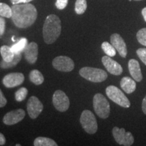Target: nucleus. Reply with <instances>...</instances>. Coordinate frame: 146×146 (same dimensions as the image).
Wrapping results in <instances>:
<instances>
[{"label": "nucleus", "instance_id": "1", "mask_svg": "<svg viewBox=\"0 0 146 146\" xmlns=\"http://www.w3.org/2000/svg\"><path fill=\"white\" fill-rule=\"evenodd\" d=\"M12 20L18 28L26 29L32 26L36 21L37 11L31 3H19L12 7Z\"/></svg>", "mask_w": 146, "mask_h": 146}, {"label": "nucleus", "instance_id": "2", "mask_svg": "<svg viewBox=\"0 0 146 146\" xmlns=\"http://www.w3.org/2000/svg\"><path fill=\"white\" fill-rule=\"evenodd\" d=\"M61 21L55 14L47 16L43 27V35L44 41L47 44H52L61 33Z\"/></svg>", "mask_w": 146, "mask_h": 146}, {"label": "nucleus", "instance_id": "3", "mask_svg": "<svg viewBox=\"0 0 146 146\" xmlns=\"http://www.w3.org/2000/svg\"><path fill=\"white\" fill-rule=\"evenodd\" d=\"M79 74L87 81L94 83H101L108 78V74L105 70L92 67H83L79 70Z\"/></svg>", "mask_w": 146, "mask_h": 146}, {"label": "nucleus", "instance_id": "4", "mask_svg": "<svg viewBox=\"0 0 146 146\" xmlns=\"http://www.w3.org/2000/svg\"><path fill=\"white\" fill-rule=\"evenodd\" d=\"M94 108L98 116L102 118H107L110 113V106L106 98L101 94H97L93 100Z\"/></svg>", "mask_w": 146, "mask_h": 146}, {"label": "nucleus", "instance_id": "5", "mask_svg": "<svg viewBox=\"0 0 146 146\" xmlns=\"http://www.w3.org/2000/svg\"><path fill=\"white\" fill-rule=\"evenodd\" d=\"M106 93L109 99L120 106L123 108H129L131 106L130 101L127 97L123 94V91L116 86L110 85L106 89Z\"/></svg>", "mask_w": 146, "mask_h": 146}, {"label": "nucleus", "instance_id": "6", "mask_svg": "<svg viewBox=\"0 0 146 146\" xmlns=\"http://www.w3.org/2000/svg\"><path fill=\"white\" fill-rule=\"evenodd\" d=\"M80 123L84 130L89 134H95L98 131V123L96 116L90 110H85L82 112Z\"/></svg>", "mask_w": 146, "mask_h": 146}, {"label": "nucleus", "instance_id": "7", "mask_svg": "<svg viewBox=\"0 0 146 146\" xmlns=\"http://www.w3.org/2000/svg\"><path fill=\"white\" fill-rule=\"evenodd\" d=\"M112 135L116 143L121 145L131 146L134 143V137L130 132H126L124 128L115 127L112 129Z\"/></svg>", "mask_w": 146, "mask_h": 146}, {"label": "nucleus", "instance_id": "8", "mask_svg": "<svg viewBox=\"0 0 146 146\" xmlns=\"http://www.w3.org/2000/svg\"><path fill=\"white\" fill-rule=\"evenodd\" d=\"M52 102L56 109L60 112H66L70 106V101L68 96L61 90L55 91L53 96Z\"/></svg>", "mask_w": 146, "mask_h": 146}, {"label": "nucleus", "instance_id": "9", "mask_svg": "<svg viewBox=\"0 0 146 146\" xmlns=\"http://www.w3.org/2000/svg\"><path fill=\"white\" fill-rule=\"evenodd\" d=\"M52 65L56 70L62 72H70L74 68V63L67 56H58L52 62Z\"/></svg>", "mask_w": 146, "mask_h": 146}, {"label": "nucleus", "instance_id": "10", "mask_svg": "<svg viewBox=\"0 0 146 146\" xmlns=\"http://www.w3.org/2000/svg\"><path fill=\"white\" fill-rule=\"evenodd\" d=\"M43 109V106L35 96H31L27 102V111L29 116L33 119L37 118Z\"/></svg>", "mask_w": 146, "mask_h": 146}, {"label": "nucleus", "instance_id": "11", "mask_svg": "<svg viewBox=\"0 0 146 146\" xmlns=\"http://www.w3.org/2000/svg\"><path fill=\"white\" fill-rule=\"evenodd\" d=\"M25 81V76L21 72H12L5 75L3 78V84L7 88H13L21 85Z\"/></svg>", "mask_w": 146, "mask_h": 146}, {"label": "nucleus", "instance_id": "12", "mask_svg": "<svg viewBox=\"0 0 146 146\" xmlns=\"http://www.w3.org/2000/svg\"><path fill=\"white\" fill-rule=\"evenodd\" d=\"M25 116V112L23 109L10 111L3 116V122L6 125H13L21 122Z\"/></svg>", "mask_w": 146, "mask_h": 146}, {"label": "nucleus", "instance_id": "13", "mask_svg": "<svg viewBox=\"0 0 146 146\" xmlns=\"http://www.w3.org/2000/svg\"><path fill=\"white\" fill-rule=\"evenodd\" d=\"M102 62L108 72H109L110 74H114V75H120L123 73V70L121 65L112 59L110 56H103L102 58Z\"/></svg>", "mask_w": 146, "mask_h": 146}, {"label": "nucleus", "instance_id": "14", "mask_svg": "<svg viewBox=\"0 0 146 146\" xmlns=\"http://www.w3.org/2000/svg\"><path fill=\"white\" fill-rule=\"evenodd\" d=\"M110 42L120 56L123 58H126L127 55V47L123 37L119 34L114 33L110 36Z\"/></svg>", "mask_w": 146, "mask_h": 146}, {"label": "nucleus", "instance_id": "15", "mask_svg": "<svg viewBox=\"0 0 146 146\" xmlns=\"http://www.w3.org/2000/svg\"><path fill=\"white\" fill-rule=\"evenodd\" d=\"M25 56L27 61L30 64H34L36 62L38 56V45L35 42H31L25 47Z\"/></svg>", "mask_w": 146, "mask_h": 146}, {"label": "nucleus", "instance_id": "16", "mask_svg": "<svg viewBox=\"0 0 146 146\" xmlns=\"http://www.w3.org/2000/svg\"><path fill=\"white\" fill-rule=\"evenodd\" d=\"M128 67L131 76L137 82H140L143 79V75L141 71L139 63L137 60L131 59L128 63Z\"/></svg>", "mask_w": 146, "mask_h": 146}, {"label": "nucleus", "instance_id": "17", "mask_svg": "<svg viewBox=\"0 0 146 146\" xmlns=\"http://www.w3.org/2000/svg\"><path fill=\"white\" fill-rule=\"evenodd\" d=\"M120 85L123 91L128 94H132L136 89V83L135 80L129 76H125L122 78Z\"/></svg>", "mask_w": 146, "mask_h": 146}, {"label": "nucleus", "instance_id": "18", "mask_svg": "<svg viewBox=\"0 0 146 146\" xmlns=\"http://www.w3.org/2000/svg\"><path fill=\"white\" fill-rule=\"evenodd\" d=\"M0 53L3 61L10 62L14 59V52L12 50V47H10L8 45H3L0 48Z\"/></svg>", "mask_w": 146, "mask_h": 146}, {"label": "nucleus", "instance_id": "19", "mask_svg": "<svg viewBox=\"0 0 146 146\" xmlns=\"http://www.w3.org/2000/svg\"><path fill=\"white\" fill-rule=\"evenodd\" d=\"M29 79L36 85H39L43 83L44 77L41 72L38 70H33L29 74Z\"/></svg>", "mask_w": 146, "mask_h": 146}, {"label": "nucleus", "instance_id": "20", "mask_svg": "<svg viewBox=\"0 0 146 146\" xmlns=\"http://www.w3.org/2000/svg\"><path fill=\"white\" fill-rule=\"evenodd\" d=\"M35 146H57L56 142L48 137H39L36 138L34 141Z\"/></svg>", "mask_w": 146, "mask_h": 146}, {"label": "nucleus", "instance_id": "21", "mask_svg": "<svg viewBox=\"0 0 146 146\" xmlns=\"http://www.w3.org/2000/svg\"><path fill=\"white\" fill-rule=\"evenodd\" d=\"M22 58L21 53H16L14 55V59L10 62H5L2 60L1 62V67L2 68H10L15 66L17 64L21 61Z\"/></svg>", "mask_w": 146, "mask_h": 146}, {"label": "nucleus", "instance_id": "22", "mask_svg": "<svg viewBox=\"0 0 146 146\" xmlns=\"http://www.w3.org/2000/svg\"><path fill=\"white\" fill-rule=\"evenodd\" d=\"M102 49L107 56L110 57H114L116 55V49L114 48V46L108 42L104 41L102 44Z\"/></svg>", "mask_w": 146, "mask_h": 146}, {"label": "nucleus", "instance_id": "23", "mask_svg": "<svg viewBox=\"0 0 146 146\" xmlns=\"http://www.w3.org/2000/svg\"><path fill=\"white\" fill-rule=\"evenodd\" d=\"M27 45V39L26 38H22V39H20V41L18 43L13 45L11 47H12V50H13L14 54H16V53H21V52L25 50Z\"/></svg>", "mask_w": 146, "mask_h": 146}, {"label": "nucleus", "instance_id": "24", "mask_svg": "<svg viewBox=\"0 0 146 146\" xmlns=\"http://www.w3.org/2000/svg\"><path fill=\"white\" fill-rule=\"evenodd\" d=\"M12 8L4 3H0V16L4 18H12Z\"/></svg>", "mask_w": 146, "mask_h": 146}, {"label": "nucleus", "instance_id": "25", "mask_svg": "<svg viewBox=\"0 0 146 146\" xmlns=\"http://www.w3.org/2000/svg\"><path fill=\"white\" fill-rule=\"evenodd\" d=\"M87 8V0H76L75 3V10L76 13L77 14H83L85 13Z\"/></svg>", "mask_w": 146, "mask_h": 146}, {"label": "nucleus", "instance_id": "26", "mask_svg": "<svg viewBox=\"0 0 146 146\" xmlns=\"http://www.w3.org/2000/svg\"><path fill=\"white\" fill-rule=\"evenodd\" d=\"M27 94H28L27 89L25 87H22L15 93V99L17 102L23 101L27 98Z\"/></svg>", "mask_w": 146, "mask_h": 146}, {"label": "nucleus", "instance_id": "27", "mask_svg": "<svg viewBox=\"0 0 146 146\" xmlns=\"http://www.w3.org/2000/svg\"><path fill=\"white\" fill-rule=\"evenodd\" d=\"M136 36L139 43L146 47V28L140 29L137 33Z\"/></svg>", "mask_w": 146, "mask_h": 146}, {"label": "nucleus", "instance_id": "28", "mask_svg": "<svg viewBox=\"0 0 146 146\" xmlns=\"http://www.w3.org/2000/svg\"><path fill=\"white\" fill-rule=\"evenodd\" d=\"M137 55L142 62L146 65V48H139L137 50Z\"/></svg>", "mask_w": 146, "mask_h": 146}, {"label": "nucleus", "instance_id": "29", "mask_svg": "<svg viewBox=\"0 0 146 146\" xmlns=\"http://www.w3.org/2000/svg\"><path fill=\"white\" fill-rule=\"evenodd\" d=\"M68 0H56V6L59 10H63L66 7Z\"/></svg>", "mask_w": 146, "mask_h": 146}, {"label": "nucleus", "instance_id": "30", "mask_svg": "<svg viewBox=\"0 0 146 146\" xmlns=\"http://www.w3.org/2000/svg\"><path fill=\"white\" fill-rule=\"evenodd\" d=\"M5 21L3 18L0 17V36L3 35L5 32Z\"/></svg>", "mask_w": 146, "mask_h": 146}, {"label": "nucleus", "instance_id": "31", "mask_svg": "<svg viewBox=\"0 0 146 146\" xmlns=\"http://www.w3.org/2000/svg\"><path fill=\"white\" fill-rule=\"evenodd\" d=\"M7 104V100L5 98L4 95H3V92L0 89V108L4 107Z\"/></svg>", "mask_w": 146, "mask_h": 146}, {"label": "nucleus", "instance_id": "32", "mask_svg": "<svg viewBox=\"0 0 146 146\" xmlns=\"http://www.w3.org/2000/svg\"><path fill=\"white\" fill-rule=\"evenodd\" d=\"M33 0H10L12 4H19V3H29Z\"/></svg>", "mask_w": 146, "mask_h": 146}, {"label": "nucleus", "instance_id": "33", "mask_svg": "<svg viewBox=\"0 0 146 146\" xmlns=\"http://www.w3.org/2000/svg\"><path fill=\"white\" fill-rule=\"evenodd\" d=\"M142 110H143L144 114H146V96L142 102Z\"/></svg>", "mask_w": 146, "mask_h": 146}, {"label": "nucleus", "instance_id": "34", "mask_svg": "<svg viewBox=\"0 0 146 146\" xmlns=\"http://www.w3.org/2000/svg\"><path fill=\"white\" fill-rule=\"evenodd\" d=\"M5 143V138L2 133H0V145H3Z\"/></svg>", "mask_w": 146, "mask_h": 146}, {"label": "nucleus", "instance_id": "35", "mask_svg": "<svg viewBox=\"0 0 146 146\" xmlns=\"http://www.w3.org/2000/svg\"><path fill=\"white\" fill-rule=\"evenodd\" d=\"M141 14H142V16H143V17L144 18V21L146 22V7H145V8H144L143 10H142Z\"/></svg>", "mask_w": 146, "mask_h": 146}, {"label": "nucleus", "instance_id": "36", "mask_svg": "<svg viewBox=\"0 0 146 146\" xmlns=\"http://www.w3.org/2000/svg\"><path fill=\"white\" fill-rule=\"evenodd\" d=\"M16 146H19V145H21V144H16Z\"/></svg>", "mask_w": 146, "mask_h": 146}, {"label": "nucleus", "instance_id": "37", "mask_svg": "<svg viewBox=\"0 0 146 146\" xmlns=\"http://www.w3.org/2000/svg\"><path fill=\"white\" fill-rule=\"evenodd\" d=\"M135 1H141V0H135Z\"/></svg>", "mask_w": 146, "mask_h": 146}, {"label": "nucleus", "instance_id": "38", "mask_svg": "<svg viewBox=\"0 0 146 146\" xmlns=\"http://www.w3.org/2000/svg\"><path fill=\"white\" fill-rule=\"evenodd\" d=\"M0 66H1V62H0Z\"/></svg>", "mask_w": 146, "mask_h": 146}]
</instances>
